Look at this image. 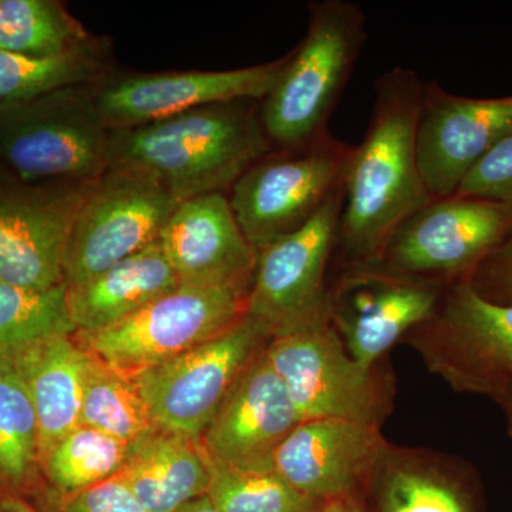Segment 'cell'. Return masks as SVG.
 <instances>
[{
    "mask_svg": "<svg viewBox=\"0 0 512 512\" xmlns=\"http://www.w3.org/2000/svg\"><path fill=\"white\" fill-rule=\"evenodd\" d=\"M424 80L407 67L384 72L365 137L353 147L335 254L342 268L370 265L406 218L434 198L417 163L416 133Z\"/></svg>",
    "mask_w": 512,
    "mask_h": 512,
    "instance_id": "1",
    "label": "cell"
},
{
    "mask_svg": "<svg viewBox=\"0 0 512 512\" xmlns=\"http://www.w3.org/2000/svg\"><path fill=\"white\" fill-rule=\"evenodd\" d=\"M272 151L256 100L212 104L110 131L111 170L157 185L178 204L225 194Z\"/></svg>",
    "mask_w": 512,
    "mask_h": 512,
    "instance_id": "2",
    "label": "cell"
},
{
    "mask_svg": "<svg viewBox=\"0 0 512 512\" xmlns=\"http://www.w3.org/2000/svg\"><path fill=\"white\" fill-rule=\"evenodd\" d=\"M367 42V19L350 0H316L299 46L288 55L275 86L259 101L272 147L295 150L330 136L333 111L352 79Z\"/></svg>",
    "mask_w": 512,
    "mask_h": 512,
    "instance_id": "3",
    "label": "cell"
},
{
    "mask_svg": "<svg viewBox=\"0 0 512 512\" xmlns=\"http://www.w3.org/2000/svg\"><path fill=\"white\" fill-rule=\"evenodd\" d=\"M109 170L110 130L83 87L0 110V173L30 184H89Z\"/></svg>",
    "mask_w": 512,
    "mask_h": 512,
    "instance_id": "4",
    "label": "cell"
},
{
    "mask_svg": "<svg viewBox=\"0 0 512 512\" xmlns=\"http://www.w3.org/2000/svg\"><path fill=\"white\" fill-rule=\"evenodd\" d=\"M265 355L302 420L338 419L380 427L393 404L389 373L350 357L329 319L272 336Z\"/></svg>",
    "mask_w": 512,
    "mask_h": 512,
    "instance_id": "5",
    "label": "cell"
},
{
    "mask_svg": "<svg viewBox=\"0 0 512 512\" xmlns=\"http://www.w3.org/2000/svg\"><path fill=\"white\" fill-rule=\"evenodd\" d=\"M511 232V202L434 198L394 229L369 266L447 288L468 282Z\"/></svg>",
    "mask_w": 512,
    "mask_h": 512,
    "instance_id": "6",
    "label": "cell"
},
{
    "mask_svg": "<svg viewBox=\"0 0 512 512\" xmlns=\"http://www.w3.org/2000/svg\"><path fill=\"white\" fill-rule=\"evenodd\" d=\"M353 147L330 134L311 146L272 151L239 178L228 200L256 252L308 224L343 191Z\"/></svg>",
    "mask_w": 512,
    "mask_h": 512,
    "instance_id": "7",
    "label": "cell"
},
{
    "mask_svg": "<svg viewBox=\"0 0 512 512\" xmlns=\"http://www.w3.org/2000/svg\"><path fill=\"white\" fill-rule=\"evenodd\" d=\"M251 289L180 286L117 325L74 333L90 355L134 377L214 339L244 318Z\"/></svg>",
    "mask_w": 512,
    "mask_h": 512,
    "instance_id": "8",
    "label": "cell"
},
{
    "mask_svg": "<svg viewBox=\"0 0 512 512\" xmlns=\"http://www.w3.org/2000/svg\"><path fill=\"white\" fill-rule=\"evenodd\" d=\"M404 342L457 393L495 399L512 384V305L484 301L468 282L447 286Z\"/></svg>",
    "mask_w": 512,
    "mask_h": 512,
    "instance_id": "9",
    "label": "cell"
},
{
    "mask_svg": "<svg viewBox=\"0 0 512 512\" xmlns=\"http://www.w3.org/2000/svg\"><path fill=\"white\" fill-rule=\"evenodd\" d=\"M271 338L268 326L247 313L214 339L131 379L158 429L200 440L231 387Z\"/></svg>",
    "mask_w": 512,
    "mask_h": 512,
    "instance_id": "10",
    "label": "cell"
},
{
    "mask_svg": "<svg viewBox=\"0 0 512 512\" xmlns=\"http://www.w3.org/2000/svg\"><path fill=\"white\" fill-rule=\"evenodd\" d=\"M136 175L107 171L94 181L70 228L63 256L67 288L83 284L158 241L178 207Z\"/></svg>",
    "mask_w": 512,
    "mask_h": 512,
    "instance_id": "11",
    "label": "cell"
},
{
    "mask_svg": "<svg viewBox=\"0 0 512 512\" xmlns=\"http://www.w3.org/2000/svg\"><path fill=\"white\" fill-rule=\"evenodd\" d=\"M342 210L340 191L308 224L258 252L247 313L272 336L329 319L328 269Z\"/></svg>",
    "mask_w": 512,
    "mask_h": 512,
    "instance_id": "12",
    "label": "cell"
},
{
    "mask_svg": "<svg viewBox=\"0 0 512 512\" xmlns=\"http://www.w3.org/2000/svg\"><path fill=\"white\" fill-rule=\"evenodd\" d=\"M443 289L376 266H345L329 284V320L350 357L375 367L410 330L434 315Z\"/></svg>",
    "mask_w": 512,
    "mask_h": 512,
    "instance_id": "13",
    "label": "cell"
},
{
    "mask_svg": "<svg viewBox=\"0 0 512 512\" xmlns=\"http://www.w3.org/2000/svg\"><path fill=\"white\" fill-rule=\"evenodd\" d=\"M92 184H30L0 173V282L36 291L63 284L64 248Z\"/></svg>",
    "mask_w": 512,
    "mask_h": 512,
    "instance_id": "14",
    "label": "cell"
},
{
    "mask_svg": "<svg viewBox=\"0 0 512 512\" xmlns=\"http://www.w3.org/2000/svg\"><path fill=\"white\" fill-rule=\"evenodd\" d=\"M512 133V96L473 99L424 82L417 120V163L433 198L456 194L461 181Z\"/></svg>",
    "mask_w": 512,
    "mask_h": 512,
    "instance_id": "15",
    "label": "cell"
},
{
    "mask_svg": "<svg viewBox=\"0 0 512 512\" xmlns=\"http://www.w3.org/2000/svg\"><path fill=\"white\" fill-rule=\"evenodd\" d=\"M387 444L380 427L349 420H303L275 451L272 471L320 503H365Z\"/></svg>",
    "mask_w": 512,
    "mask_h": 512,
    "instance_id": "16",
    "label": "cell"
},
{
    "mask_svg": "<svg viewBox=\"0 0 512 512\" xmlns=\"http://www.w3.org/2000/svg\"><path fill=\"white\" fill-rule=\"evenodd\" d=\"M286 59L221 72L141 74L109 84L94 94L109 130L144 126L187 111L238 100L262 101L271 92Z\"/></svg>",
    "mask_w": 512,
    "mask_h": 512,
    "instance_id": "17",
    "label": "cell"
},
{
    "mask_svg": "<svg viewBox=\"0 0 512 512\" xmlns=\"http://www.w3.org/2000/svg\"><path fill=\"white\" fill-rule=\"evenodd\" d=\"M301 421L264 349L238 377L198 441L215 463L272 471L275 451Z\"/></svg>",
    "mask_w": 512,
    "mask_h": 512,
    "instance_id": "18",
    "label": "cell"
},
{
    "mask_svg": "<svg viewBox=\"0 0 512 512\" xmlns=\"http://www.w3.org/2000/svg\"><path fill=\"white\" fill-rule=\"evenodd\" d=\"M158 244L181 286L251 289L258 252L222 192L181 202Z\"/></svg>",
    "mask_w": 512,
    "mask_h": 512,
    "instance_id": "19",
    "label": "cell"
},
{
    "mask_svg": "<svg viewBox=\"0 0 512 512\" xmlns=\"http://www.w3.org/2000/svg\"><path fill=\"white\" fill-rule=\"evenodd\" d=\"M365 504L370 512H487L473 468L390 443Z\"/></svg>",
    "mask_w": 512,
    "mask_h": 512,
    "instance_id": "20",
    "label": "cell"
},
{
    "mask_svg": "<svg viewBox=\"0 0 512 512\" xmlns=\"http://www.w3.org/2000/svg\"><path fill=\"white\" fill-rule=\"evenodd\" d=\"M180 286L157 241L89 281L67 288V303L76 332L94 333L130 318Z\"/></svg>",
    "mask_w": 512,
    "mask_h": 512,
    "instance_id": "21",
    "label": "cell"
},
{
    "mask_svg": "<svg viewBox=\"0 0 512 512\" xmlns=\"http://www.w3.org/2000/svg\"><path fill=\"white\" fill-rule=\"evenodd\" d=\"M28 384L39 427V461L80 426L86 350L73 336H60L9 353Z\"/></svg>",
    "mask_w": 512,
    "mask_h": 512,
    "instance_id": "22",
    "label": "cell"
},
{
    "mask_svg": "<svg viewBox=\"0 0 512 512\" xmlns=\"http://www.w3.org/2000/svg\"><path fill=\"white\" fill-rule=\"evenodd\" d=\"M147 512H175L207 495L210 463L200 441L157 429L134 443L119 476Z\"/></svg>",
    "mask_w": 512,
    "mask_h": 512,
    "instance_id": "23",
    "label": "cell"
},
{
    "mask_svg": "<svg viewBox=\"0 0 512 512\" xmlns=\"http://www.w3.org/2000/svg\"><path fill=\"white\" fill-rule=\"evenodd\" d=\"M40 471L39 427L28 384L10 355H0V488L25 497Z\"/></svg>",
    "mask_w": 512,
    "mask_h": 512,
    "instance_id": "24",
    "label": "cell"
},
{
    "mask_svg": "<svg viewBox=\"0 0 512 512\" xmlns=\"http://www.w3.org/2000/svg\"><path fill=\"white\" fill-rule=\"evenodd\" d=\"M90 50L80 23L56 0H0V52L59 57Z\"/></svg>",
    "mask_w": 512,
    "mask_h": 512,
    "instance_id": "25",
    "label": "cell"
},
{
    "mask_svg": "<svg viewBox=\"0 0 512 512\" xmlns=\"http://www.w3.org/2000/svg\"><path fill=\"white\" fill-rule=\"evenodd\" d=\"M133 446L80 424L40 461V471L60 497H69L119 476Z\"/></svg>",
    "mask_w": 512,
    "mask_h": 512,
    "instance_id": "26",
    "label": "cell"
},
{
    "mask_svg": "<svg viewBox=\"0 0 512 512\" xmlns=\"http://www.w3.org/2000/svg\"><path fill=\"white\" fill-rule=\"evenodd\" d=\"M87 356L80 424L127 443H137L154 433L158 427L133 379L89 352Z\"/></svg>",
    "mask_w": 512,
    "mask_h": 512,
    "instance_id": "27",
    "label": "cell"
},
{
    "mask_svg": "<svg viewBox=\"0 0 512 512\" xmlns=\"http://www.w3.org/2000/svg\"><path fill=\"white\" fill-rule=\"evenodd\" d=\"M74 333L64 282L45 291L0 282V355Z\"/></svg>",
    "mask_w": 512,
    "mask_h": 512,
    "instance_id": "28",
    "label": "cell"
},
{
    "mask_svg": "<svg viewBox=\"0 0 512 512\" xmlns=\"http://www.w3.org/2000/svg\"><path fill=\"white\" fill-rule=\"evenodd\" d=\"M100 76L92 50L37 59L0 52V110L57 90L83 87Z\"/></svg>",
    "mask_w": 512,
    "mask_h": 512,
    "instance_id": "29",
    "label": "cell"
},
{
    "mask_svg": "<svg viewBox=\"0 0 512 512\" xmlns=\"http://www.w3.org/2000/svg\"><path fill=\"white\" fill-rule=\"evenodd\" d=\"M208 457V456H207ZM207 497L218 512H320L326 503L296 491L274 471H245L208 458Z\"/></svg>",
    "mask_w": 512,
    "mask_h": 512,
    "instance_id": "30",
    "label": "cell"
},
{
    "mask_svg": "<svg viewBox=\"0 0 512 512\" xmlns=\"http://www.w3.org/2000/svg\"><path fill=\"white\" fill-rule=\"evenodd\" d=\"M454 195L512 204V133L474 165Z\"/></svg>",
    "mask_w": 512,
    "mask_h": 512,
    "instance_id": "31",
    "label": "cell"
},
{
    "mask_svg": "<svg viewBox=\"0 0 512 512\" xmlns=\"http://www.w3.org/2000/svg\"><path fill=\"white\" fill-rule=\"evenodd\" d=\"M468 284L484 301L512 305V232L478 265Z\"/></svg>",
    "mask_w": 512,
    "mask_h": 512,
    "instance_id": "32",
    "label": "cell"
},
{
    "mask_svg": "<svg viewBox=\"0 0 512 512\" xmlns=\"http://www.w3.org/2000/svg\"><path fill=\"white\" fill-rule=\"evenodd\" d=\"M57 512H147L119 477L62 497Z\"/></svg>",
    "mask_w": 512,
    "mask_h": 512,
    "instance_id": "33",
    "label": "cell"
},
{
    "mask_svg": "<svg viewBox=\"0 0 512 512\" xmlns=\"http://www.w3.org/2000/svg\"><path fill=\"white\" fill-rule=\"evenodd\" d=\"M0 512H39L23 495L0 488Z\"/></svg>",
    "mask_w": 512,
    "mask_h": 512,
    "instance_id": "34",
    "label": "cell"
},
{
    "mask_svg": "<svg viewBox=\"0 0 512 512\" xmlns=\"http://www.w3.org/2000/svg\"><path fill=\"white\" fill-rule=\"evenodd\" d=\"M320 512H370L363 501L336 500L325 504Z\"/></svg>",
    "mask_w": 512,
    "mask_h": 512,
    "instance_id": "35",
    "label": "cell"
},
{
    "mask_svg": "<svg viewBox=\"0 0 512 512\" xmlns=\"http://www.w3.org/2000/svg\"><path fill=\"white\" fill-rule=\"evenodd\" d=\"M493 400L503 410L505 420H507L508 434H510L512 439V384Z\"/></svg>",
    "mask_w": 512,
    "mask_h": 512,
    "instance_id": "36",
    "label": "cell"
},
{
    "mask_svg": "<svg viewBox=\"0 0 512 512\" xmlns=\"http://www.w3.org/2000/svg\"><path fill=\"white\" fill-rule=\"evenodd\" d=\"M175 512H218V510L211 503L210 498L204 495V497L195 498L190 503L183 505L180 510Z\"/></svg>",
    "mask_w": 512,
    "mask_h": 512,
    "instance_id": "37",
    "label": "cell"
}]
</instances>
